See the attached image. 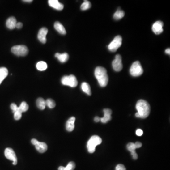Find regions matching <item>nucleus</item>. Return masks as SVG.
Masks as SVG:
<instances>
[{"label":"nucleus","mask_w":170,"mask_h":170,"mask_svg":"<svg viewBox=\"0 0 170 170\" xmlns=\"http://www.w3.org/2000/svg\"><path fill=\"white\" fill-rule=\"evenodd\" d=\"M75 117H71L67 121L66 123V129L67 131L70 132L73 131L75 128Z\"/></svg>","instance_id":"nucleus-16"},{"label":"nucleus","mask_w":170,"mask_h":170,"mask_svg":"<svg viewBox=\"0 0 170 170\" xmlns=\"http://www.w3.org/2000/svg\"><path fill=\"white\" fill-rule=\"evenodd\" d=\"M23 27V24L21 22H17V24H16V28L18 29H20L21 28Z\"/></svg>","instance_id":"nucleus-33"},{"label":"nucleus","mask_w":170,"mask_h":170,"mask_svg":"<svg viewBox=\"0 0 170 170\" xmlns=\"http://www.w3.org/2000/svg\"><path fill=\"white\" fill-rule=\"evenodd\" d=\"M62 83L65 86H68L71 87H76L78 85V80L74 75L65 76L62 79Z\"/></svg>","instance_id":"nucleus-5"},{"label":"nucleus","mask_w":170,"mask_h":170,"mask_svg":"<svg viewBox=\"0 0 170 170\" xmlns=\"http://www.w3.org/2000/svg\"><path fill=\"white\" fill-rule=\"evenodd\" d=\"M91 7V3H90V2L87 1V0L84 1V2L80 6V8H81V10L82 11L87 10L90 9Z\"/></svg>","instance_id":"nucleus-26"},{"label":"nucleus","mask_w":170,"mask_h":170,"mask_svg":"<svg viewBox=\"0 0 170 170\" xmlns=\"http://www.w3.org/2000/svg\"><path fill=\"white\" fill-rule=\"evenodd\" d=\"M54 27L55 29H56V31L59 32L60 34L63 35H66V29L60 22H59V21L55 22L54 24Z\"/></svg>","instance_id":"nucleus-17"},{"label":"nucleus","mask_w":170,"mask_h":170,"mask_svg":"<svg viewBox=\"0 0 170 170\" xmlns=\"http://www.w3.org/2000/svg\"><path fill=\"white\" fill-rule=\"evenodd\" d=\"M94 121L95 122H98L100 121V118H99L98 116H96L95 117Z\"/></svg>","instance_id":"nucleus-36"},{"label":"nucleus","mask_w":170,"mask_h":170,"mask_svg":"<svg viewBox=\"0 0 170 170\" xmlns=\"http://www.w3.org/2000/svg\"><path fill=\"white\" fill-rule=\"evenodd\" d=\"M11 52L17 56H24L28 53V49L26 46L24 45H18L11 48Z\"/></svg>","instance_id":"nucleus-6"},{"label":"nucleus","mask_w":170,"mask_h":170,"mask_svg":"<svg viewBox=\"0 0 170 170\" xmlns=\"http://www.w3.org/2000/svg\"><path fill=\"white\" fill-rule=\"evenodd\" d=\"M23 2H33V1L32 0H24V1H23Z\"/></svg>","instance_id":"nucleus-39"},{"label":"nucleus","mask_w":170,"mask_h":170,"mask_svg":"<svg viewBox=\"0 0 170 170\" xmlns=\"http://www.w3.org/2000/svg\"><path fill=\"white\" fill-rule=\"evenodd\" d=\"M165 53H166V54H169V55H170V48H167V49H166V50H165Z\"/></svg>","instance_id":"nucleus-37"},{"label":"nucleus","mask_w":170,"mask_h":170,"mask_svg":"<svg viewBox=\"0 0 170 170\" xmlns=\"http://www.w3.org/2000/svg\"><path fill=\"white\" fill-rule=\"evenodd\" d=\"M48 4L50 7L58 11H62L64 8V5L59 2L57 0H49L48 1Z\"/></svg>","instance_id":"nucleus-13"},{"label":"nucleus","mask_w":170,"mask_h":170,"mask_svg":"<svg viewBox=\"0 0 170 170\" xmlns=\"http://www.w3.org/2000/svg\"><path fill=\"white\" fill-rule=\"evenodd\" d=\"M124 15H125V12H124L123 11L118 9L114 13V15H113V19L115 20H120V19H121L124 17Z\"/></svg>","instance_id":"nucleus-23"},{"label":"nucleus","mask_w":170,"mask_h":170,"mask_svg":"<svg viewBox=\"0 0 170 170\" xmlns=\"http://www.w3.org/2000/svg\"><path fill=\"white\" fill-rule=\"evenodd\" d=\"M164 23L162 21H157L153 24L152 29L156 35H159L163 32Z\"/></svg>","instance_id":"nucleus-10"},{"label":"nucleus","mask_w":170,"mask_h":170,"mask_svg":"<svg viewBox=\"0 0 170 170\" xmlns=\"http://www.w3.org/2000/svg\"><path fill=\"white\" fill-rule=\"evenodd\" d=\"M136 135H137L138 136H141L143 135V130L141 129H138L137 130H136Z\"/></svg>","instance_id":"nucleus-32"},{"label":"nucleus","mask_w":170,"mask_h":170,"mask_svg":"<svg viewBox=\"0 0 170 170\" xmlns=\"http://www.w3.org/2000/svg\"><path fill=\"white\" fill-rule=\"evenodd\" d=\"M8 75V70L7 68L5 67L0 68V84L2 83V81L6 78Z\"/></svg>","instance_id":"nucleus-20"},{"label":"nucleus","mask_w":170,"mask_h":170,"mask_svg":"<svg viewBox=\"0 0 170 170\" xmlns=\"http://www.w3.org/2000/svg\"><path fill=\"white\" fill-rule=\"evenodd\" d=\"M136 108L138 112L135 114V116L137 118L145 119L150 114V105L145 100H138L136 104Z\"/></svg>","instance_id":"nucleus-1"},{"label":"nucleus","mask_w":170,"mask_h":170,"mask_svg":"<svg viewBox=\"0 0 170 170\" xmlns=\"http://www.w3.org/2000/svg\"><path fill=\"white\" fill-rule=\"evenodd\" d=\"M122 38L121 36L118 35L114 37L112 42L108 45V49L112 52H115L122 45Z\"/></svg>","instance_id":"nucleus-7"},{"label":"nucleus","mask_w":170,"mask_h":170,"mask_svg":"<svg viewBox=\"0 0 170 170\" xmlns=\"http://www.w3.org/2000/svg\"><path fill=\"white\" fill-rule=\"evenodd\" d=\"M18 107H18L17 105L14 103L11 104V110H12V112H13L14 113L16 112L17 110H18Z\"/></svg>","instance_id":"nucleus-30"},{"label":"nucleus","mask_w":170,"mask_h":170,"mask_svg":"<svg viewBox=\"0 0 170 170\" xmlns=\"http://www.w3.org/2000/svg\"><path fill=\"white\" fill-rule=\"evenodd\" d=\"M45 104H46V106H48L49 108L52 109L54 108L56 105L55 102L54 100L52 99H48L45 101Z\"/></svg>","instance_id":"nucleus-27"},{"label":"nucleus","mask_w":170,"mask_h":170,"mask_svg":"<svg viewBox=\"0 0 170 170\" xmlns=\"http://www.w3.org/2000/svg\"><path fill=\"white\" fill-rule=\"evenodd\" d=\"M47 33H48V29L46 28H42L39 30L37 37L39 41L42 43L45 44L46 43L47 41L46 36Z\"/></svg>","instance_id":"nucleus-11"},{"label":"nucleus","mask_w":170,"mask_h":170,"mask_svg":"<svg viewBox=\"0 0 170 170\" xmlns=\"http://www.w3.org/2000/svg\"><path fill=\"white\" fill-rule=\"evenodd\" d=\"M31 143H32L33 145H34L36 146V144H37V143L38 142V141L37 140H36L35 138H33V139L31 140Z\"/></svg>","instance_id":"nucleus-35"},{"label":"nucleus","mask_w":170,"mask_h":170,"mask_svg":"<svg viewBox=\"0 0 170 170\" xmlns=\"http://www.w3.org/2000/svg\"><path fill=\"white\" fill-rule=\"evenodd\" d=\"M36 67L38 70L44 71V70H45L47 69V64L45 62H39L36 64Z\"/></svg>","instance_id":"nucleus-24"},{"label":"nucleus","mask_w":170,"mask_h":170,"mask_svg":"<svg viewBox=\"0 0 170 170\" xmlns=\"http://www.w3.org/2000/svg\"><path fill=\"white\" fill-rule=\"evenodd\" d=\"M127 148L128 150L131 153V155L132 156V157H133V159H134V160L137 159L138 158V155L137 154L136 152V149L137 148L135 147V144L131 143V142L129 143L127 145Z\"/></svg>","instance_id":"nucleus-14"},{"label":"nucleus","mask_w":170,"mask_h":170,"mask_svg":"<svg viewBox=\"0 0 170 170\" xmlns=\"http://www.w3.org/2000/svg\"><path fill=\"white\" fill-rule=\"evenodd\" d=\"M36 105L38 108L40 110H44L46 107V104H45V100L43 98H38L36 100Z\"/></svg>","instance_id":"nucleus-22"},{"label":"nucleus","mask_w":170,"mask_h":170,"mask_svg":"<svg viewBox=\"0 0 170 170\" xmlns=\"http://www.w3.org/2000/svg\"><path fill=\"white\" fill-rule=\"evenodd\" d=\"M104 116L103 118H100V121L102 123H105L111 120L112 111L110 109H104Z\"/></svg>","instance_id":"nucleus-12"},{"label":"nucleus","mask_w":170,"mask_h":170,"mask_svg":"<svg viewBox=\"0 0 170 170\" xmlns=\"http://www.w3.org/2000/svg\"><path fill=\"white\" fill-rule=\"evenodd\" d=\"M115 170H126V168L123 164H119L116 166Z\"/></svg>","instance_id":"nucleus-31"},{"label":"nucleus","mask_w":170,"mask_h":170,"mask_svg":"<svg viewBox=\"0 0 170 170\" xmlns=\"http://www.w3.org/2000/svg\"><path fill=\"white\" fill-rule=\"evenodd\" d=\"M113 68L115 71H120L123 68L122 64V58L120 54H117L115 56V59L113 61Z\"/></svg>","instance_id":"nucleus-8"},{"label":"nucleus","mask_w":170,"mask_h":170,"mask_svg":"<svg viewBox=\"0 0 170 170\" xmlns=\"http://www.w3.org/2000/svg\"><path fill=\"white\" fill-rule=\"evenodd\" d=\"M135 144V147H136V148H140L142 147V143H140V142H136V143H134Z\"/></svg>","instance_id":"nucleus-34"},{"label":"nucleus","mask_w":170,"mask_h":170,"mask_svg":"<svg viewBox=\"0 0 170 170\" xmlns=\"http://www.w3.org/2000/svg\"><path fill=\"white\" fill-rule=\"evenodd\" d=\"M22 113L18 109L17 111L14 113V118L16 120H19L22 117Z\"/></svg>","instance_id":"nucleus-28"},{"label":"nucleus","mask_w":170,"mask_h":170,"mask_svg":"<svg viewBox=\"0 0 170 170\" xmlns=\"http://www.w3.org/2000/svg\"><path fill=\"white\" fill-rule=\"evenodd\" d=\"M55 57L58 59V60L62 63L66 62L69 58V55L66 53H55Z\"/></svg>","instance_id":"nucleus-18"},{"label":"nucleus","mask_w":170,"mask_h":170,"mask_svg":"<svg viewBox=\"0 0 170 170\" xmlns=\"http://www.w3.org/2000/svg\"><path fill=\"white\" fill-rule=\"evenodd\" d=\"M28 108H29V106L26 102H23L21 103L19 107H18V110L22 113L27 111L28 110Z\"/></svg>","instance_id":"nucleus-25"},{"label":"nucleus","mask_w":170,"mask_h":170,"mask_svg":"<svg viewBox=\"0 0 170 170\" xmlns=\"http://www.w3.org/2000/svg\"><path fill=\"white\" fill-rule=\"evenodd\" d=\"M81 89L84 93H86L87 94L90 96L92 94L91 93V87L90 85L87 82H83L81 84Z\"/></svg>","instance_id":"nucleus-21"},{"label":"nucleus","mask_w":170,"mask_h":170,"mask_svg":"<svg viewBox=\"0 0 170 170\" xmlns=\"http://www.w3.org/2000/svg\"><path fill=\"white\" fill-rule=\"evenodd\" d=\"M75 166H76V165H75V164L73 162H70L69 163L67 164L65 168H66L67 170H74Z\"/></svg>","instance_id":"nucleus-29"},{"label":"nucleus","mask_w":170,"mask_h":170,"mask_svg":"<svg viewBox=\"0 0 170 170\" xmlns=\"http://www.w3.org/2000/svg\"><path fill=\"white\" fill-rule=\"evenodd\" d=\"M95 75L100 86L105 87L107 86L109 78L105 68L101 66L96 67L95 70Z\"/></svg>","instance_id":"nucleus-2"},{"label":"nucleus","mask_w":170,"mask_h":170,"mask_svg":"<svg viewBox=\"0 0 170 170\" xmlns=\"http://www.w3.org/2000/svg\"><path fill=\"white\" fill-rule=\"evenodd\" d=\"M4 155L7 159L12 161L13 165L17 164V158L14 150L11 148H7L4 151Z\"/></svg>","instance_id":"nucleus-9"},{"label":"nucleus","mask_w":170,"mask_h":170,"mask_svg":"<svg viewBox=\"0 0 170 170\" xmlns=\"http://www.w3.org/2000/svg\"><path fill=\"white\" fill-rule=\"evenodd\" d=\"M130 72V75L133 77H138L143 74V68L139 61H136L132 63Z\"/></svg>","instance_id":"nucleus-4"},{"label":"nucleus","mask_w":170,"mask_h":170,"mask_svg":"<svg viewBox=\"0 0 170 170\" xmlns=\"http://www.w3.org/2000/svg\"><path fill=\"white\" fill-rule=\"evenodd\" d=\"M101 138L96 135L92 136L87 143V148L88 152L93 153L95 151L96 147L102 143Z\"/></svg>","instance_id":"nucleus-3"},{"label":"nucleus","mask_w":170,"mask_h":170,"mask_svg":"<svg viewBox=\"0 0 170 170\" xmlns=\"http://www.w3.org/2000/svg\"><path fill=\"white\" fill-rule=\"evenodd\" d=\"M36 150L40 153H44L47 150V146L45 142H39L35 146Z\"/></svg>","instance_id":"nucleus-19"},{"label":"nucleus","mask_w":170,"mask_h":170,"mask_svg":"<svg viewBox=\"0 0 170 170\" xmlns=\"http://www.w3.org/2000/svg\"><path fill=\"white\" fill-rule=\"evenodd\" d=\"M58 170H66L65 167H63V166H60L58 168Z\"/></svg>","instance_id":"nucleus-38"},{"label":"nucleus","mask_w":170,"mask_h":170,"mask_svg":"<svg viewBox=\"0 0 170 170\" xmlns=\"http://www.w3.org/2000/svg\"><path fill=\"white\" fill-rule=\"evenodd\" d=\"M17 22L14 17H11L7 19L6 22V27L9 29H13L16 28Z\"/></svg>","instance_id":"nucleus-15"}]
</instances>
